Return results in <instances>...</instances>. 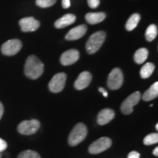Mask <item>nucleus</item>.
Returning a JSON list of instances; mask_svg holds the SVG:
<instances>
[{"mask_svg":"<svg viewBox=\"0 0 158 158\" xmlns=\"http://www.w3.org/2000/svg\"><path fill=\"white\" fill-rule=\"evenodd\" d=\"M158 142V134L157 133H151L149 134L144 138L143 143L146 146L152 145L155 144Z\"/></svg>","mask_w":158,"mask_h":158,"instance_id":"obj_22","label":"nucleus"},{"mask_svg":"<svg viewBox=\"0 0 158 158\" xmlns=\"http://www.w3.org/2000/svg\"><path fill=\"white\" fill-rule=\"evenodd\" d=\"M76 20V15L73 14H66L55 21L54 26L57 29H62L73 24Z\"/></svg>","mask_w":158,"mask_h":158,"instance_id":"obj_15","label":"nucleus"},{"mask_svg":"<svg viewBox=\"0 0 158 158\" xmlns=\"http://www.w3.org/2000/svg\"><path fill=\"white\" fill-rule=\"evenodd\" d=\"M106 38V33L103 31H99L94 33L89 37L86 44V50L88 54H95L101 48Z\"/></svg>","mask_w":158,"mask_h":158,"instance_id":"obj_2","label":"nucleus"},{"mask_svg":"<svg viewBox=\"0 0 158 158\" xmlns=\"http://www.w3.org/2000/svg\"><path fill=\"white\" fill-rule=\"evenodd\" d=\"M19 25L23 32H29L36 31L40 27V23L34 17H27L20 20Z\"/></svg>","mask_w":158,"mask_h":158,"instance_id":"obj_10","label":"nucleus"},{"mask_svg":"<svg viewBox=\"0 0 158 158\" xmlns=\"http://www.w3.org/2000/svg\"><path fill=\"white\" fill-rule=\"evenodd\" d=\"M127 158H140V154L135 151H133L129 153Z\"/></svg>","mask_w":158,"mask_h":158,"instance_id":"obj_27","label":"nucleus"},{"mask_svg":"<svg viewBox=\"0 0 158 158\" xmlns=\"http://www.w3.org/2000/svg\"><path fill=\"white\" fill-rule=\"evenodd\" d=\"M141 98V94L139 92H135L128 96L124 100L121 106L122 112L125 115L133 113V107L136 106Z\"/></svg>","mask_w":158,"mask_h":158,"instance_id":"obj_5","label":"nucleus"},{"mask_svg":"<svg viewBox=\"0 0 158 158\" xmlns=\"http://www.w3.org/2000/svg\"><path fill=\"white\" fill-rule=\"evenodd\" d=\"M114 116H115V113L113 110L110 108H105L100 110V113L98 114L97 121L100 125H104L113 120Z\"/></svg>","mask_w":158,"mask_h":158,"instance_id":"obj_14","label":"nucleus"},{"mask_svg":"<svg viewBox=\"0 0 158 158\" xmlns=\"http://www.w3.org/2000/svg\"><path fill=\"white\" fill-rule=\"evenodd\" d=\"M56 0H36V5L42 8L51 7L56 3Z\"/></svg>","mask_w":158,"mask_h":158,"instance_id":"obj_24","label":"nucleus"},{"mask_svg":"<svg viewBox=\"0 0 158 158\" xmlns=\"http://www.w3.org/2000/svg\"><path fill=\"white\" fill-rule=\"evenodd\" d=\"M40 126V122L37 119L25 120L21 122L18 126V131L22 135H32L38 130Z\"/></svg>","mask_w":158,"mask_h":158,"instance_id":"obj_6","label":"nucleus"},{"mask_svg":"<svg viewBox=\"0 0 158 158\" xmlns=\"http://www.w3.org/2000/svg\"><path fill=\"white\" fill-rule=\"evenodd\" d=\"M124 76L119 68H114L108 77V86L111 90H117L122 86Z\"/></svg>","mask_w":158,"mask_h":158,"instance_id":"obj_4","label":"nucleus"},{"mask_svg":"<svg viewBox=\"0 0 158 158\" xmlns=\"http://www.w3.org/2000/svg\"><path fill=\"white\" fill-rule=\"evenodd\" d=\"M158 96V82H155L144 92L142 98L144 101H150Z\"/></svg>","mask_w":158,"mask_h":158,"instance_id":"obj_17","label":"nucleus"},{"mask_svg":"<svg viewBox=\"0 0 158 158\" xmlns=\"http://www.w3.org/2000/svg\"><path fill=\"white\" fill-rule=\"evenodd\" d=\"M22 48V43L18 39L9 40L2 45V53L5 56H14Z\"/></svg>","mask_w":158,"mask_h":158,"instance_id":"obj_8","label":"nucleus"},{"mask_svg":"<svg viewBox=\"0 0 158 158\" xmlns=\"http://www.w3.org/2000/svg\"><path fill=\"white\" fill-rule=\"evenodd\" d=\"M111 144L112 141L109 138H100L91 144L89 147V153L93 154V155L101 153L102 152L109 149L111 147Z\"/></svg>","mask_w":158,"mask_h":158,"instance_id":"obj_9","label":"nucleus"},{"mask_svg":"<svg viewBox=\"0 0 158 158\" xmlns=\"http://www.w3.org/2000/svg\"><path fill=\"white\" fill-rule=\"evenodd\" d=\"M88 5L92 9H95L100 5V0H87Z\"/></svg>","mask_w":158,"mask_h":158,"instance_id":"obj_25","label":"nucleus"},{"mask_svg":"<svg viewBox=\"0 0 158 158\" xmlns=\"http://www.w3.org/2000/svg\"><path fill=\"white\" fill-rule=\"evenodd\" d=\"M7 148V143L5 140H3L2 138H0V153L2 152L3 151Z\"/></svg>","mask_w":158,"mask_h":158,"instance_id":"obj_26","label":"nucleus"},{"mask_svg":"<svg viewBox=\"0 0 158 158\" xmlns=\"http://www.w3.org/2000/svg\"><path fill=\"white\" fill-rule=\"evenodd\" d=\"M157 35V27L155 24H151L148 27L146 31L145 37L147 41L152 42L156 38Z\"/></svg>","mask_w":158,"mask_h":158,"instance_id":"obj_21","label":"nucleus"},{"mask_svg":"<svg viewBox=\"0 0 158 158\" xmlns=\"http://www.w3.org/2000/svg\"><path fill=\"white\" fill-rule=\"evenodd\" d=\"M80 54L76 49H70L63 53L61 56L60 62L64 66H68L76 63L79 59Z\"/></svg>","mask_w":158,"mask_h":158,"instance_id":"obj_11","label":"nucleus"},{"mask_svg":"<svg viewBox=\"0 0 158 158\" xmlns=\"http://www.w3.org/2000/svg\"><path fill=\"white\" fill-rule=\"evenodd\" d=\"M44 64L37 56L31 55L27 58L24 66V73L29 78L35 80L42 76Z\"/></svg>","mask_w":158,"mask_h":158,"instance_id":"obj_1","label":"nucleus"},{"mask_svg":"<svg viewBox=\"0 0 158 158\" xmlns=\"http://www.w3.org/2000/svg\"><path fill=\"white\" fill-rule=\"evenodd\" d=\"M62 5L63 8L68 9L70 7V0H62Z\"/></svg>","mask_w":158,"mask_h":158,"instance_id":"obj_28","label":"nucleus"},{"mask_svg":"<svg viewBox=\"0 0 158 158\" xmlns=\"http://www.w3.org/2000/svg\"><path fill=\"white\" fill-rule=\"evenodd\" d=\"M106 13H102V12H100V13H89L85 15L86 21L90 24H97V23L102 22L106 19Z\"/></svg>","mask_w":158,"mask_h":158,"instance_id":"obj_16","label":"nucleus"},{"mask_svg":"<svg viewBox=\"0 0 158 158\" xmlns=\"http://www.w3.org/2000/svg\"><path fill=\"white\" fill-rule=\"evenodd\" d=\"M4 114V106L2 103L0 102V119H1L2 117Z\"/></svg>","mask_w":158,"mask_h":158,"instance_id":"obj_30","label":"nucleus"},{"mask_svg":"<svg viewBox=\"0 0 158 158\" xmlns=\"http://www.w3.org/2000/svg\"><path fill=\"white\" fill-rule=\"evenodd\" d=\"M148 55H149V51L147 48H139L135 51V54H134V60L135 63L138 64H143L148 58Z\"/></svg>","mask_w":158,"mask_h":158,"instance_id":"obj_18","label":"nucleus"},{"mask_svg":"<svg viewBox=\"0 0 158 158\" xmlns=\"http://www.w3.org/2000/svg\"><path fill=\"white\" fill-rule=\"evenodd\" d=\"M18 158H41L40 156L35 151L32 150H26L19 154Z\"/></svg>","mask_w":158,"mask_h":158,"instance_id":"obj_23","label":"nucleus"},{"mask_svg":"<svg viewBox=\"0 0 158 158\" xmlns=\"http://www.w3.org/2000/svg\"><path fill=\"white\" fill-rule=\"evenodd\" d=\"M156 130H158V124H156Z\"/></svg>","mask_w":158,"mask_h":158,"instance_id":"obj_32","label":"nucleus"},{"mask_svg":"<svg viewBox=\"0 0 158 158\" xmlns=\"http://www.w3.org/2000/svg\"><path fill=\"white\" fill-rule=\"evenodd\" d=\"M92 75L88 71H84L79 75L77 80L75 81L74 86L76 89L82 90L86 88L92 81Z\"/></svg>","mask_w":158,"mask_h":158,"instance_id":"obj_12","label":"nucleus"},{"mask_svg":"<svg viewBox=\"0 0 158 158\" xmlns=\"http://www.w3.org/2000/svg\"><path fill=\"white\" fill-rule=\"evenodd\" d=\"M153 155L155 156H158V147H156L155 149L153 150Z\"/></svg>","mask_w":158,"mask_h":158,"instance_id":"obj_31","label":"nucleus"},{"mask_svg":"<svg viewBox=\"0 0 158 158\" xmlns=\"http://www.w3.org/2000/svg\"><path fill=\"white\" fill-rule=\"evenodd\" d=\"M86 30H87V27H86V25H79L78 27H76L70 29L67 33L65 39L68 40H76L81 38L86 34Z\"/></svg>","mask_w":158,"mask_h":158,"instance_id":"obj_13","label":"nucleus"},{"mask_svg":"<svg viewBox=\"0 0 158 158\" xmlns=\"http://www.w3.org/2000/svg\"><path fill=\"white\" fill-rule=\"evenodd\" d=\"M155 69V66L153 63L148 62L147 64H145L142 67L140 71V75L142 78L146 79L149 78L152 76V74L153 73L154 70Z\"/></svg>","mask_w":158,"mask_h":158,"instance_id":"obj_19","label":"nucleus"},{"mask_svg":"<svg viewBox=\"0 0 158 158\" xmlns=\"http://www.w3.org/2000/svg\"><path fill=\"white\" fill-rule=\"evenodd\" d=\"M141 16L138 13H134L128 19L127 23L125 24V28L127 31H132L138 26V23H139Z\"/></svg>","mask_w":158,"mask_h":158,"instance_id":"obj_20","label":"nucleus"},{"mask_svg":"<svg viewBox=\"0 0 158 158\" xmlns=\"http://www.w3.org/2000/svg\"><path fill=\"white\" fill-rule=\"evenodd\" d=\"M87 135V128L84 124L78 123L72 130L68 138V143L72 147L78 145L84 141Z\"/></svg>","mask_w":158,"mask_h":158,"instance_id":"obj_3","label":"nucleus"},{"mask_svg":"<svg viewBox=\"0 0 158 158\" xmlns=\"http://www.w3.org/2000/svg\"><path fill=\"white\" fill-rule=\"evenodd\" d=\"M99 91H100V92H101V93L102 94V95H103L105 98H107V97H108V92H106V90H105L104 88L100 87V88H99Z\"/></svg>","mask_w":158,"mask_h":158,"instance_id":"obj_29","label":"nucleus"},{"mask_svg":"<svg viewBox=\"0 0 158 158\" xmlns=\"http://www.w3.org/2000/svg\"><path fill=\"white\" fill-rule=\"evenodd\" d=\"M67 75L64 73H59L54 75L48 84L49 90L53 93H59L64 89L66 84Z\"/></svg>","mask_w":158,"mask_h":158,"instance_id":"obj_7","label":"nucleus"}]
</instances>
